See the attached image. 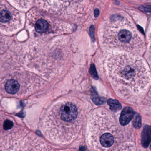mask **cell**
Here are the masks:
<instances>
[{"mask_svg": "<svg viewBox=\"0 0 151 151\" xmlns=\"http://www.w3.org/2000/svg\"><path fill=\"white\" fill-rule=\"evenodd\" d=\"M102 69L117 95L131 103L141 100L151 85L147 64L135 54H109L103 61Z\"/></svg>", "mask_w": 151, "mask_h": 151, "instance_id": "6da1fadb", "label": "cell"}, {"mask_svg": "<svg viewBox=\"0 0 151 151\" xmlns=\"http://www.w3.org/2000/svg\"><path fill=\"white\" fill-rule=\"evenodd\" d=\"M84 120V111L79 100L62 99L49 105L44 112L42 131L53 142L69 144L79 136Z\"/></svg>", "mask_w": 151, "mask_h": 151, "instance_id": "7a4b0ae2", "label": "cell"}, {"mask_svg": "<svg viewBox=\"0 0 151 151\" xmlns=\"http://www.w3.org/2000/svg\"><path fill=\"white\" fill-rule=\"evenodd\" d=\"M122 139L118 125L108 111L99 108L92 113L86 128L87 141L91 147L98 150H112Z\"/></svg>", "mask_w": 151, "mask_h": 151, "instance_id": "3957f363", "label": "cell"}, {"mask_svg": "<svg viewBox=\"0 0 151 151\" xmlns=\"http://www.w3.org/2000/svg\"><path fill=\"white\" fill-rule=\"evenodd\" d=\"M4 90L8 94L16 95L21 90V85L18 80L11 79L7 80L4 85Z\"/></svg>", "mask_w": 151, "mask_h": 151, "instance_id": "277c9868", "label": "cell"}, {"mask_svg": "<svg viewBox=\"0 0 151 151\" xmlns=\"http://www.w3.org/2000/svg\"><path fill=\"white\" fill-rule=\"evenodd\" d=\"M49 24L46 20L40 19L35 24V31L39 33H44L47 32L49 27Z\"/></svg>", "mask_w": 151, "mask_h": 151, "instance_id": "5b68a950", "label": "cell"}, {"mask_svg": "<svg viewBox=\"0 0 151 151\" xmlns=\"http://www.w3.org/2000/svg\"><path fill=\"white\" fill-rule=\"evenodd\" d=\"M132 113L131 109L130 110L127 108L125 109L123 111L120 118V122L121 124L122 125H125L128 123L132 117Z\"/></svg>", "mask_w": 151, "mask_h": 151, "instance_id": "8992f818", "label": "cell"}, {"mask_svg": "<svg viewBox=\"0 0 151 151\" xmlns=\"http://www.w3.org/2000/svg\"><path fill=\"white\" fill-rule=\"evenodd\" d=\"M11 18V14L9 11L3 10L0 12V22L7 23L10 20Z\"/></svg>", "mask_w": 151, "mask_h": 151, "instance_id": "52a82bcc", "label": "cell"}, {"mask_svg": "<svg viewBox=\"0 0 151 151\" xmlns=\"http://www.w3.org/2000/svg\"><path fill=\"white\" fill-rule=\"evenodd\" d=\"M109 105L110 106V109L113 111H117L119 110L121 108V104L116 100L110 99L108 102Z\"/></svg>", "mask_w": 151, "mask_h": 151, "instance_id": "ba28073f", "label": "cell"}, {"mask_svg": "<svg viewBox=\"0 0 151 151\" xmlns=\"http://www.w3.org/2000/svg\"><path fill=\"white\" fill-rule=\"evenodd\" d=\"M147 60L148 61L151 69V45L150 48H149L148 52H147Z\"/></svg>", "mask_w": 151, "mask_h": 151, "instance_id": "9c48e42d", "label": "cell"}, {"mask_svg": "<svg viewBox=\"0 0 151 151\" xmlns=\"http://www.w3.org/2000/svg\"><path fill=\"white\" fill-rule=\"evenodd\" d=\"M99 12L98 10H96L94 12V14H95V16H96V15L98 16L99 15Z\"/></svg>", "mask_w": 151, "mask_h": 151, "instance_id": "30bf717a", "label": "cell"}, {"mask_svg": "<svg viewBox=\"0 0 151 151\" xmlns=\"http://www.w3.org/2000/svg\"><path fill=\"white\" fill-rule=\"evenodd\" d=\"M148 102H151V91L149 94V99Z\"/></svg>", "mask_w": 151, "mask_h": 151, "instance_id": "8fae6325", "label": "cell"}]
</instances>
